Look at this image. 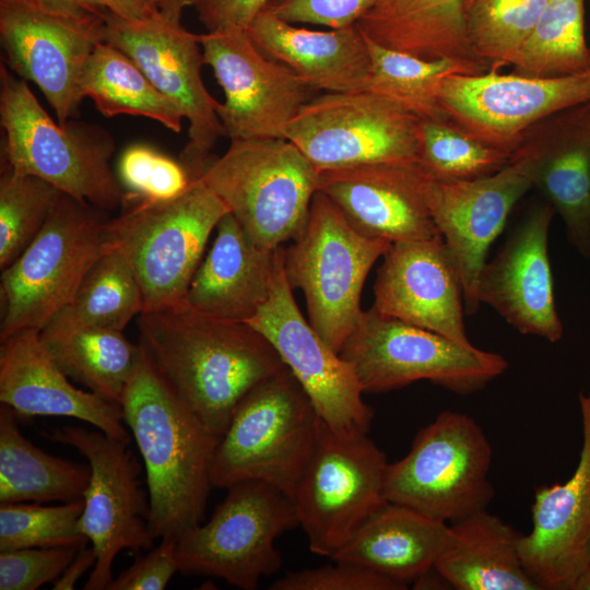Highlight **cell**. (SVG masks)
Returning a JSON list of instances; mask_svg holds the SVG:
<instances>
[{
    "label": "cell",
    "instance_id": "obj_1",
    "mask_svg": "<svg viewBox=\"0 0 590 590\" xmlns=\"http://www.w3.org/2000/svg\"><path fill=\"white\" fill-rule=\"evenodd\" d=\"M138 326L155 368L220 438L247 392L286 368L248 323L206 316L182 302L140 314Z\"/></svg>",
    "mask_w": 590,
    "mask_h": 590
},
{
    "label": "cell",
    "instance_id": "obj_2",
    "mask_svg": "<svg viewBox=\"0 0 590 590\" xmlns=\"http://www.w3.org/2000/svg\"><path fill=\"white\" fill-rule=\"evenodd\" d=\"M120 405L145 468L151 532L177 540L203 517L220 437L168 385L143 346Z\"/></svg>",
    "mask_w": 590,
    "mask_h": 590
},
{
    "label": "cell",
    "instance_id": "obj_3",
    "mask_svg": "<svg viewBox=\"0 0 590 590\" xmlns=\"http://www.w3.org/2000/svg\"><path fill=\"white\" fill-rule=\"evenodd\" d=\"M179 196L149 200L125 191L120 212L104 225V248L120 251L139 282L145 311L180 304L208 239L229 212L200 173ZM142 314V312H141Z\"/></svg>",
    "mask_w": 590,
    "mask_h": 590
},
{
    "label": "cell",
    "instance_id": "obj_4",
    "mask_svg": "<svg viewBox=\"0 0 590 590\" xmlns=\"http://www.w3.org/2000/svg\"><path fill=\"white\" fill-rule=\"evenodd\" d=\"M1 166L39 177L61 192L106 211L120 209L125 191L110 160L115 142L98 125L54 121L21 79L0 66Z\"/></svg>",
    "mask_w": 590,
    "mask_h": 590
},
{
    "label": "cell",
    "instance_id": "obj_5",
    "mask_svg": "<svg viewBox=\"0 0 590 590\" xmlns=\"http://www.w3.org/2000/svg\"><path fill=\"white\" fill-rule=\"evenodd\" d=\"M320 417L286 367L255 386L238 403L221 436L212 483L267 482L292 499L311 456Z\"/></svg>",
    "mask_w": 590,
    "mask_h": 590
},
{
    "label": "cell",
    "instance_id": "obj_6",
    "mask_svg": "<svg viewBox=\"0 0 590 590\" xmlns=\"http://www.w3.org/2000/svg\"><path fill=\"white\" fill-rule=\"evenodd\" d=\"M200 177L258 246L275 250L305 227L319 172L288 140L264 138L232 140Z\"/></svg>",
    "mask_w": 590,
    "mask_h": 590
},
{
    "label": "cell",
    "instance_id": "obj_7",
    "mask_svg": "<svg viewBox=\"0 0 590 590\" xmlns=\"http://www.w3.org/2000/svg\"><path fill=\"white\" fill-rule=\"evenodd\" d=\"M293 240L284 249L287 281L304 292L310 324L340 353L363 312L361 294L368 272L391 243L358 231L320 191Z\"/></svg>",
    "mask_w": 590,
    "mask_h": 590
},
{
    "label": "cell",
    "instance_id": "obj_8",
    "mask_svg": "<svg viewBox=\"0 0 590 590\" xmlns=\"http://www.w3.org/2000/svg\"><path fill=\"white\" fill-rule=\"evenodd\" d=\"M106 211L61 193L45 225L1 274L0 341L43 330L75 295L103 252Z\"/></svg>",
    "mask_w": 590,
    "mask_h": 590
},
{
    "label": "cell",
    "instance_id": "obj_9",
    "mask_svg": "<svg viewBox=\"0 0 590 590\" xmlns=\"http://www.w3.org/2000/svg\"><path fill=\"white\" fill-rule=\"evenodd\" d=\"M492 446L474 418L442 411L417 433L402 459L387 464L385 497L430 518L457 522L492 502Z\"/></svg>",
    "mask_w": 590,
    "mask_h": 590
},
{
    "label": "cell",
    "instance_id": "obj_10",
    "mask_svg": "<svg viewBox=\"0 0 590 590\" xmlns=\"http://www.w3.org/2000/svg\"><path fill=\"white\" fill-rule=\"evenodd\" d=\"M340 355L352 366L367 393L429 380L451 392L469 394L508 368L499 354L458 343L385 316L373 307L361 314Z\"/></svg>",
    "mask_w": 590,
    "mask_h": 590
},
{
    "label": "cell",
    "instance_id": "obj_11",
    "mask_svg": "<svg viewBox=\"0 0 590 590\" xmlns=\"http://www.w3.org/2000/svg\"><path fill=\"white\" fill-rule=\"evenodd\" d=\"M299 524L294 500L259 480L237 482L204 524L178 539V571L223 579L243 590H255L262 577L282 565L275 540Z\"/></svg>",
    "mask_w": 590,
    "mask_h": 590
},
{
    "label": "cell",
    "instance_id": "obj_12",
    "mask_svg": "<svg viewBox=\"0 0 590 590\" xmlns=\"http://www.w3.org/2000/svg\"><path fill=\"white\" fill-rule=\"evenodd\" d=\"M386 455L367 434L319 422L316 442L294 494L309 550L331 557L387 502Z\"/></svg>",
    "mask_w": 590,
    "mask_h": 590
},
{
    "label": "cell",
    "instance_id": "obj_13",
    "mask_svg": "<svg viewBox=\"0 0 590 590\" xmlns=\"http://www.w3.org/2000/svg\"><path fill=\"white\" fill-rule=\"evenodd\" d=\"M43 436L71 446L87 460L91 476L79 526L97 560L83 589L106 590L116 555L151 550L156 540L149 526V495L139 479L141 464L129 442L99 429L66 425Z\"/></svg>",
    "mask_w": 590,
    "mask_h": 590
},
{
    "label": "cell",
    "instance_id": "obj_14",
    "mask_svg": "<svg viewBox=\"0 0 590 590\" xmlns=\"http://www.w3.org/2000/svg\"><path fill=\"white\" fill-rule=\"evenodd\" d=\"M420 120L366 91L311 97L286 125L292 142L318 172L371 163H417Z\"/></svg>",
    "mask_w": 590,
    "mask_h": 590
},
{
    "label": "cell",
    "instance_id": "obj_15",
    "mask_svg": "<svg viewBox=\"0 0 590 590\" xmlns=\"http://www.w3.org/2000/svg\"><path fill=\"white\" fill-rule=\"evenodd\" d=\"M246 323L271 343L322 422L335 432L367 434L374 411L364 402L349 362L302 315L285 274L282 246L275 249L269 296Z\"/></svg>",
    "mask_w": 590,
    "mask_h": 590
},
{
    "label": "cell",
    "instance_id": "obj_16",
    "mask_svg": "<svg viewBox=\"0 0 590 590\" xmlns=\"http://www.w3.org/2000/svg\"><path fill=\"white\" fill-rule=\"evenodd\" d=\"M437 97L453 125L512 154L531 126L590 101V70L553 78L503 74L498 70L451 74L441 80Z\"/></svg>",
    "mask_w": 590,
    "mask_h": 590
},
{
    "label": "cell",
    "instance_id": "obj_17",
    "mask_svg": "<svg viewBox=\"0 0 590 590\" xmlns=\"http://www.w3.org/2000/svg\"><path fill=\"white\" fill-rule=\"evenodd\" d=\"M199 39L204 64L224 92L217 115L225 137L231 141L283 138L284 128L315 90L262 54L247 31L206 32Z\"/></svg>",
    "mask_w": 590,
    "mask_h": 590
},
{
    "label": "cell",
    "instance_id": "obj_18",
    "mask_svg": "<svg viewBox=\"0 0 590 590\" xmlns=\"http://www.w3.org/2000/svg\"><path fill=\"white\" fill-rule=\"evenodd\" d=\"M105 17H72L23 0H0V43L7 67L38 86L60 125L69 121L83 101L82 72L96 46L105 42Z\"/></svg>",
    "mask_w": 590,
    "mask_h": 590
},
{
    "label": "cell",
    "instance_id": "obj_19",
    "mask_svg": "<svg viewBox=\"0 0 590 590\" xmlns=\"http://www.w3.org/2000/svg\"><path fill=\"white\" fill-rule=\"evenodd\" d=\"M105 28V40L128 55L181 110L189 123L185 152L209 154L225 133L217 115L220 102L202 81L204 59L199 34L160 12L137 21L107 13Z\"/></svg>",
    "mask_w": 590,
    "mask_h": 590
},
{
    "label": "cell",
    "instance_id": "obj_20",
    "mask_svg": "<svg viewBox=\"0 0 590 590\" xmlns=\"http://www.w3.org/2000/svg\"><path fill=\"white\" fill-rule=\"evenodd\" d=\"M530 188L527 167L516 160L476 180L440 182L428 177L426 202L459 273L467 315L481 305L476 290L487 250Z\"/></svg>",
    "mask_w": 590,
    "mask_h": 590
},
{
    "label": "cell",
    "instance_id": "obj_21",
    "mask_svg": "<svg viewBox=\"0 0 590 590\" xmlns=\"http://www.w3.org/2000/svg\"><path fill=\"white\" fill-rule=\"evenodd\" d=\"M582 445L577 468L564 483L539 487L532 530L518 542L523 568L541 590H573L590 564V393H579Z\"/></svg>",
    "mask_w": 590,
    "mask_h": 590
},
{
    "label": "cell",
    "instance_id": "obj_22",
    "mask_svg": "<svg viewBox=\"0 0 590 590\" xmlns=\"http://www.w3.org/2000/svg\"><path fill=\"white\" fill-rule=\"evenodd\" d=\"M555 211L545 201L534 205L486 261L477 281V299L496 310L522 334L560 340L548 257V231Z\"/></svg>",
    "mask_w": 590,
    "mask_h": 590
},
{
    "label": "cell",
    "instance_id": "obj_23",
    "mask_svg": "<svg viewBox=\"0 0 590 590\" xmlns=\"http://www.w3.org/2000/svg\"><path fill=\"white\" fill-rule=\"evenodd\" d=\"M511 160L524 164L532 187L560 215L569 244L590 258V101L531 126Z\"/></svg>",
    "mask_w": 590,
    "mask_h": 590
},
{
    "label": "cell",
    "instance_id": "obj_24",
    "mask_svg": "<svg viewBox=\"0 0 590 590\" xmlns=\"http://www.w3.org/2000/svg\"><path fill=\"white\" fill-rule=\"evenodd\" d=\"M373 308L461 344L468 339L459 273L442 237L391 243L374 285Z\"/></svg>",
    "mask_w": 590,
    "mask_h": 590
},
{
    "label": "cell",
    "instance_id": "obj_25",
    "mask_svg": "<svg viewBox=\"0 0 590 590\" xmlns=\"http://www.w3.org/2000/svg\"><path fill=\"white\" fill-rule=\"evenodd\" d=\"M417 163H371L319 172L318 191L362 233L389 243L441 237Z\"/></svg>",
    "mask_w": 590,
    "mask_h": 590
},
{
    "label": "cell",
    "instance_id": "obj_26",
    "mask_svg": "<svg viewBox=\"0 0 590 590\" xmlns=\"http://www.w3.org/2000/svg\"><path fill=\"white\" fill-rule=\"evenodd\" d=\"M0 402L17 417H72L130 442L121 406L74 387L37 329H22L1 341Z\"/></svg>",
    "mask_w": 590,
    "mask_h": 590
},
{
    "label": "cell",
    "instance_id": "obj_27",
    "mask_svg": "<svg viewBox=\"0 0 590 590\" xmlns=\"http://www.w3.org/2000/svg\"><path fill=\"white\" fill-rule=\"evenodd\" d=\"M269 58L288 67L315 91H365L370 73L367 37L357 24L314 31L263 10L247 30Z\"/></svg>",
    "mask_w": 590,
    "mask_h": 590
},
{
    "label": "cell",
    "instance_id": "obj_28",
    "mask_svg": "<svg viewBox=\"0 0 590 590\" xmlns=\"http://www.w3.org/2000/svg\"><path fill=\"white\" fill-rule=\"evenodd\" d=\"M274 262L275 250L258 246L228 212L182 303L206 316L246 322L269 296Z\"/></svg>",
    "mask_w": 590,
    "mask_h": 590
},
{
    "label": "cell",
    "instance_id": "obj_29",
    "mask_svg": "<svg viewBox=\"0 0 590 590\" xmlns=\"http://www.w3.org/2000/svg\"><path fill=\"white\" fill-rule=\"evenodd\" d=\"M450 539L447 522L388 502L330 558L409 585L435 566Z\"/></svg>",
    "mask_w": 590,
    "mask_h": 590
},
{
    "label": "cell",
    "instance_id": "obj_30",
    "mask_svg": "<svg viewBox=\"0 0 590 590\" xmlns=\"http://www.w3.org/2000/svg\"><path fill=\"white\" fill-rule=\"evenodd\" d=\"M434 568L458 590H541L521 563L520 533L485 510L451 523Z\"/></svg>",
    "mask_w": 590,
    "mask_h": 590
},
{
    "label": "cell",
    "instance_id": "obj_31",
    "mask_svg": "<svg viewBox=\"0 0 590 590\" xmlns=\"http://www.w3.org/2000/svg\"><path fill=\"white\" fill-rule=\"evenodd\" d=\"M465 0H378L356 23L374 43L424 60L465 56Z\"/></svg>",
    "mask_w": 590,
    "mask_h": 590
},
{
    "label": "cell",
    "instance_id": "obj_32",
    "mask_svg": "<svg viewBox=\"0 0 590 590\" xmlns=\"http://www.w3.org/2000/svg\"><path fill=\"white\" fill-rule=\"evenodd\" d=\"M12 409L0 406V504L71 503L84 498L91 469L27 440Z\"/></svg>",
    "mask_w": 590,
    "mask_h": 590
},
{
    "label": "cell",
    "instance_id": "obj_33",
    "mask_svg": "<svg viewBox=\"0 0 590 590\" xmlns=\"http://www.w3.org/2000/svg\"><path fill=\"white\" fill-rule=\"evenodd\" d=\"M143 296L126 257L104 248L73 298L40 331L44 337L85 328L123 330L143 312Z\"/></svg>",
    "mask_w": 590,
    "mask_h": 590
},
{
    "label": "cell",
    "instance_id": "obj_34",
    "mask_svg": "<svg viewBox=\"0 0 590 590\" xmlns=\"http://www.w3.org/2000/svg\"><path fill=\"white\" fill-rule=\"evenodd\" d=\"M82 98L93 99L106 116H142L180 132L185 119L179 107L161 93L122 50L102 42L87 59L80 81Z\"/></svg>",
    "mask_w": 590,
    "mask_h": 590
},
{
    "label": "cell",
    "instance_id": "obj_35",
    "mask_svg": "<svg viewBox=\"0 0 590 590\" xmlns=\"http://www.w3.org/2000/svg\"><path fill=\"white\" fill-rule=\"evenodd\" d=\"M40 338L62 371L109 402L121 404L140 361L141 344L121 330L85 328ZM121 406V405H120Z\"/></svg>",
    "mask_w": 590,
    "mask_h": 590
},
{
    "label": "cell",
    "instance_id": "obj_36",
    "mask_svg": "<svg viewBox=\"0 0 590 590\" xmlns=\"http://www.w3.org/2000/svg\"><path fill=\"white\" fill-rule=\"evenodd\" d=\"M370 73L365 91L386 98L421 120H447L437 97L441 80L472 74L449 59L424 60L382 47L367 38Z\"/></svg>",
    "mask_w": 590,
    "mask_h": 590
},
{
    "label": "cell",
    "instance_id": "obj_37",
    "mask_svg": "<svg viewBox=\"0 0 590 590\" xmlns=\"http://www.w3.org/2000/svg\"><path fill=\"white\" fill-rule=\"evenodd\" d=\"M511 66L512 73L532 78L573 75L590 70L585 0H550Z\"/></svg>",
    "mask_w": 590,
    "mask_h": 590
},
{
    "label": "cell",
    "instance_id": "obj_38",
    "mask_svg": "<svg viewBox=\"0 0 590 590\" xmlns=\"http://www.w3.org/2000/svg\"><path fill=\"white\" fill-rule=\"evenodd\" d=\"M511 156L448 119L420 120L417 165L433 180L457 182L485 178L508 165Z\"/></svg>",
    "mask_w": 590,
    "mask_h": 590
},
{
    "label": "cell",
    "instance_id": "obj_39",
    "mask_svg": "<svg viewBox=\"0 0 590 590\" xmlns=\"http://www.w3.org/2000/svg\"><path fill=\"white\" fill-rule=\"evenodd\" d=\"M550 0H465L470 44L491 70L511 64Z\"/></svg>",
    "mask_w": 590,
    "mask_h": 590
},
{
    "label": "cell",
    "instance_id": "obj_40",
    "mask_svg": "<svg viewBox=\"0 0 590 590\" xmlns=\"http://www.w3.org/2000/svg\"><path fill=\"white\" fill-rule=\"evenodd\" d=\"M61 193L39 177L1 166V270L13 263L40 232Z\"/></svg>",
    "mask_w": 590,
    "mask_h": 590
},
{
    "label": "cell",
    "instance_id": "obj_41",
    "mask_svg": "<svg viewBox=\"0 0 590 590\" xmlns=\"http://www.w3.org/2000/svg\"><path fill=\"white\" fill-rule=\"evenodd\" d=\"M83 509V499L48 507L40 503L1 504L0 552L86 545L88 540L79 526Z\"/></svg>",
    "mask_w": 590,
    "mask_h": 590
},
{
    "label": "cell",
    "instance_id": "obj_42",
    "mask_svg": "<svg viewBox=\"0 0 590 590\" xmlns=\"http://www.w3.org/2000/svg\"><path fill=\"white\" fill-rule=\"evenodd\" d=\"M118 178L127 192L149 200H168L181 194L193 175L182 161H175L148 144L135 143L121 153Z\"/></svg>",
    "mask_w": 590,
    "mask_h": 590
},
{
    "label": "cell",
    "instance_id": "obj_43",
    "mask_svg": "<svg viewBox=\"0 0 590 590\" xmlns=\"http://www.w3.org/2000/svg\"><path fill=\"white\" fill-rule=\"evenodd\" d=\"M79 548L55 546L0 552V590H35L54 583Z\"/></svg>",
    "mask_w": 590,
    "mask_h": 590
},
{
    "label": "cell",
    "instance_id": "obj_44",
    "mask_svg": "<svg viewBox=\"0 0 590 590\" xmlns=\"http://www.w3.org/2000/svg\"><path fill=\"white\" fill-rule=\"evenodd\" d=\"M408 585L361 565L335 562L292 571L275 580L270 590H404Z\"/></svg>",
    "mask_w": 590,
    "mask_h": 590
},
{
    "label": "cell",
    "instance_id": "obj_45",
    "mask_svg": "<svg viewBox=\"0 0 590 590\" xmlns=\"http://www.w3.org/2000/svg\"><path fill=\"white\" fill-rule=\"evenodd\" d=\"M378 0H270L266 10L296 24L342 28L356 24Z\"/></svg>",
    "mask_w": 590,
    "mask_h": 590
},
{
    "label": "cell",
    "instance_id": "obj_46",
    "mask_svg": "<svg viewBox=\"0 0 590 590\" xmlns=\"http://www.w3.org/2000/svg\"><path fill=\"white\" fill-rule=\"evenodd\" d=\"M177 540H162L114 578L106 590H163L178 571Z\"/></svg>",
    "mask_w": 590,
    "mask_h": 590
},
{
    "label": "cell",
    "instance_id": "obj_47",
    "mask_svg": "<svg viewBox=\"0 0 590 590\" xmlns=\"http://www.w3.org/2000/svg\"><path fill=\"white\" fill-rule=\"evenodd\" d=\"M270 0H193L198 17L206 32L244 30L268 5Z\"/></svg>",
    "mask_w": 590,
    "mask_h": 590
},
{
    "label": "cell",
    "instance_id": "obj_48",
    "mask_svg": "<svg viewBox=\"0 0 590 590\" xmlns=\"http://www.w3.org/2000/svg\"><path fill=\"white\" fill-rule=\"evenodd\" d=\"M40 10L81 19L105 17L107 11L97 0H23Z\"/></svg>",
    "mask_w": 590,
    "mask_h": 590
},
{
    "label": "cell",
    "instance_id": "obj_49",
    "mask_svg": "<svg viewBox=\"0 0 590 590\" xmlns=\"http://www.w3.org/2000/svg\"><path fill=\"white\" fill-rule=\"evenodd\" d=\"M97 560L94 548L86 545L79 548L61 576L52 583L54 590L74 589L76 582L88 569H93Z\"/></svg>",
    "mask_w": 590,
    "mask_h": 590
},
{
    "label": "cell",
    "instance_id": "obj_50",
    "mask_svg": "<svg viewBox=\"0 0 590 590\" xmlns=\"http://www.w3.org/2000/svg\"><path fill=\"white\" fill-rule=\"evenodd\" d=\"M109 13L125 20H143L157 12L150 0H97Z\"/></svg>",
    "mask_w": 590,
    "mask_h": 590
},
{
    "label": "cell",
    "instance_id": "obj_51",
    "mask_svg": "<svg viewBox=\"0 0 590 590\" xmlns=\"http://www.w3.org/2000/svg\"><path fill=\"white\" fill-rule=\"evenodd\" d=\"M193 0H150L153 8L163 16L181 22L184 10L192 5Z\"/></svg>",
    "mask_w": 590,
    "mask_h": 590
},
{
    "label": "cell",
    "instance_id": "obj_52",
    "mask_svg": "<svg viewBox=\"0 0 590 590\" xmlns=\"http://www.w3.org/2000/svg\"><path fill=\"white\" fill-rule=\"evenodd\" d=\"M450 583L434 567L413 581V589H450Z\"/></svg>",
    "mask_w": 590,
    "mask_h": 590
},
{
    "label": "cell",
    "instance_id": "obj_53",
    "mask_svg": "<svg viewBox=\"0 0 590 590\" xmlns=\"http://www.w3.org/2000/svg\"><path fill=\"white\" fill-rule=\"evenodd\" d=\"M573 590H590V564L578 575Z\"/></svg>",
    "mask_w": 590,
    "mask_h": 590
},
{
    "label": "cell",
    "instance_id": "obj_54",
    "mask_svg": "<svg viewBox=\"0 0 590 590\" xmlns=\"http://www.w3.org/2000/svg\"><path fill=\"white\" fill-rule=\"evenodd\" d=\"M588 554H589V559H590V543H589Z\"/></svg>",
    "mask_w": 590,
    "mask_h": 590
},
{
    "label": "cell",
    "instance_id": "obj_55",
    "mask_svg": "<svg viewBox=\"0 0 590 590\" xmlns=\"http://www.w3.org/2000/svg\"><path fill=\"white\" fill-rule=\"evenodd\" d=\"M590 393V392H589Z\"/></svg>",
    "mask_w": 590,
    "mask_h": 590
}]
</instances>
